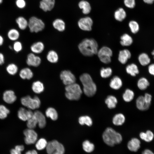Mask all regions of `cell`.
<instances>
[{
	"instance_id": "obj_1",
	"label": "cell",
	"mask_w": 154,
	"mask_h": 154,
	"mask_svg": "<svg viewBox=\"0 0 154 154\" xmlns=\"http://www.w3.org/2000/svg\"><path fill=\"white\" fill-rule=\"evenodd\" d=\"M79 49L84 55L92 56L97 54L98 45L94 39L86 38L83 40L78 46Z\"/></svg>"
},
{
	"instance_id": "obj_2",
	"label": "cell",
	"mask_w": 154,
	"mask_h": 154,
	"mask_svg": "<svg viewBox=\"0 0 154 154\" xmlns=\"http://www.w3.org/2000/svg\"><path fill=\"white\" fill-rule=\"evenodd\" d=\"M104 142L107 145L112 147L120 143L122 140L121 135L111 127L107 128L102 134Z\"/></svg>"
},
{
	"instance_id": "obj_3",
	"label": "cell",
	"mask_w": 154,
	"mask_h": 154,
	"mask_svg": "<svg viewBox=\"0 0 154 154\" xmlns=\"http://www.w3.org/2000/svg\"><path fill=\"white\" fill-rule=\"evenodd\" d=\"M80 79L85 95L89 97L93 96L96 92L97 87L90 76L88 73H84L80 76Z\"/></svg>"
},
{
	"instance_id": "obj_4",
	"label": "cell",
	"mask_w": 154,
	"mask_h": 154,
	"mask_svg": "<svg viewBox=\"0 0 154 154\" xmlns=\"http://www.w3.org/2000/svg\"><path fill=\"white\" fill-rule=\"evenodd\" d=\"M65 95L71 100H78L80 98L82 91L80 86L75 83L66 86Z\"/></svg>"
},
{
	"instance_id": "obj_5",
	"label": "cell",
	"mask_w": 154,
	"mask_h": 154,
	"mask_svg": "<svg viewBox=\"0 0 154 154\" xmlns=\"http://www.w3.org/2000/svg\"><path fill=\"white\" fill-rule=\"evenodd\" d=\"M28 27L31 32L37 33L44 29L45 24L41 19L35 16H32L28 20Z\"/></svg>"
},
{
	"instance_id": "obj_6",
	"label": "cell",
	"mask_w": 154,
	"mask_h": 154,
	"mask_svg": "<svg viewBox=\"0 0 154 154\" xmlns=\"http://www.w3.org/2000/svg\"><path fill=\"white\" fill-rule=\"evenodd\" d=\"M46 148L48 154H64L65 152L63 145L55 140L48 142Z\"/></svg>"
},
{
	"instance_id": "obj_7",
	"label": "cell",
	"mask_w": 154,
	"mask_h": 154,
	"mask_svg": "<svg viewBox=\"0 0 154 154\" xmlns=\"http://www.w3.org/2000/svg\"><path fill=\"white\" fill-rule=\"evenodd\" d=\"M21 102L23 106L31 110L38 109L40 105V100L36 96L33 98L29 96L24 97L21 98Z\"/></svg>"
},
{
	"instance_id": "obj_8",
	"label": "cell",
	"mask_w": 154,
	"mask_h": 154,
	"mask_svg": "<svg viewBox=\"0 0 154 154\" xmlns=\"http://www.w3.org/2000/svg\"><path fill=\"white\" fill-rule=\"evenodd\" d=\"M97 54L100 60L103 63L108 64L111 62L112 52L110 48L103 46L98 50Z\"/></svg>"
},
{
	"instance_id": "obj_9",
	"label": "cell",
	"mask_w": 154,
	"mask_h": 154,
	"mask_svg": "<svg viewBox=\"0 0 154 154\" xmlns=\"http://www.w3.org/2000/svg\"><path fill=\"white\" fill-rule=\"evenodd\" d=\"M93 24V21L92 18L89 16H86L80 18L77 22L78 28L81 30L85 31H91Z\"/></svg>"
},
{
	"instance_id": "obj_10",
	"label": "cell",
	"mask_w": 154,
	"mask_h": 154,
	"mask_svg": "<svg viewBox=\"0 0 154 154\" xmlns=\"http://www.w3.org/2000/svg\"><path fill=\"white\" fill-rule=\"evenodd\" d=\"M23 134L25 136V142L26 144H34L37 141L38 135L33 129H26L24 131Z\"/></svg>"
},
{
	"instance_id": "obj_11",
	"label": "cell",
	"mask_w": 154,
	"mask_h": 154,
	"mask_svg": "<svg viewBox=\"0 0 154 154\" xmlns=\"http://www.w3.org/2000/svg\"><path fill=\"white\" fill-rule=\"evenodd\" d=\"M60 77L63 84L66 86L75 83L76 80L75 76L68 70L62 71L60 74Z\"/></svg>"
},
{
	"instance_id": "obj_12",
	"label": "cell",
	"mask_w": 154,
	"mask_h": 154,
	"mask_svg": "<svg viewBox=\"0 0 154 154\" xmlns=\"http://www.w3.org/2000/svg\"><path fill=\"white\" fill-rule=\"evenodd\" d=\"M55 0H41L39 3V8L44 12L50 11L54 8Z\"/></svg>"
},
{
	"instance_id": "obj_13",
	"label": "cell",
	"mask_w": 154,
	"mask_h": 154,
	"mask_svg": "<svg viewBox=\"0 0 154 154\" xmlns=\"http://www.w3.org/2000/svg\"><path fill=\"white\" fill-rule=\"evenodd\" d=\"M33 112L31 110H27L24 108H21L18 112V116L22 121H27L32 117Z\"/></svg>"
},
{
	"instance_id": "obj_14",
	"label": "cell",
	"mask_w": 154,
	"mask_h": 154,
	"mask_svg": "<svg viewBox=\"0 0 154 154\" xmlns=\"http://www.w3.org/2000/svg\"><path fill=\"white\" fill-rule=\"evenodd\" d=\"M41 62V59L39 57L32 53L28 54L26 60L28 65L36 67L39 65Z\"/></svg>"
},
{
	"instance_id": "obj_15",
	"label": "cell",
	"mask_w": 154,
	"mask_h": 154,
	"mask_svg": "<svg viewBox=\"0 0 154 154\" xmlns=\"http://www.w3.org/2000/svg\"><path fill=\"white\" fill-rule=\"evenodd\" d=\"M17 97L14 92L11 90L5 91L3 94V99L6 103L11 104L14 103L16 100Z\"/></svg>"
},
{
	"instance_id": "obj_16",
	"label": "cell",
	"mask_w": 154,
	"mask_h": 154,
	"mask_svg": "<svg viewBox=\"0 0 154 154\" xmlns=\"http://www.w3.org/2000/svg\"><path fill=\"white\" fill-rule=\"evenodd\" d=\"M78 6L82 10V13L85 15L89 14L91 10V7L90 3L86 0H82L80 1Z\"/></svg>"
},
{
	"instance_id": "obj_17",
	"label": "cell",
	"mask_w": 154,
	"mask_h": 154,
	"mask_svg": "<svg viewBox=\"0 0 154 154\" xmlns=\"http://www.w3.org/2000/svg\"><path fill=\"white\" fill-rule=\"evenodd\" d=\"M33 114L36 119L39 127L41 128H44L46 123L44 116L41 112L38 110L35 111Z\"/></svg>"
},
{
	"instance_id": "obj_18",
	"label": "cell",
	"mask_w": 154,
	"mask_h": 154,
	"mask_svg": "<svg viewBox=\"0 0 154 154\" xmlns=\"http://www.w3.org/2000/svg\"><path fill=\"white\" fill-rule=\"evenodd\" d=\"M140 141L138 139L133 138L128 142L127 147L130 151L136 152L140 147Z\"/></svg>"
},
{
	"instance_id": "obj_19",
	"label": "cell",
	"mask_w": 154,
	"mask_h": 154,
	"mask_svg": "<svg viewBox=\"0 0 154 154\" xmlns=\"http://www.w3.org/2000/svg\"><path fill=\"white\" fill-rule=\"evenodd\" d=\"M52 25L54 28L58 32H63L66 29L65 23L61 19H55L52 23Z\"/></svg>"
},
{
	"instance_id": "obj_20",
	"label": "cell",
	"mask_w": 154,
	"mask_h": 154,
	"mask_svg": "<svg viewBox=\"0 0 154 154\" xmlns=\"http://www.w3.org/2000/svg\"><path fill=\"white\" fill-rule=\"evenodd\" d=\"M131 53L127 49H124L119 51L118 55V59L119 62L122 64H125L128 59L131 57Z\"/></svg>"
},
{
	"instance_id": "obj_21",
	"label": "cell",
	"mask_w": 154,
	"mask_h": 154,
	"mask_svg": "<svg viewBox=\"0 0 154 154\" xmlns=\"http://www.w3.org/2000/svg\"><path fill=\"white\" fill-rule=\"evenodd\" d=\"M136 104L137 108L139 110L142 111L147 110L150 105L146 103L143 96H140L137 98Z\"/></svg>"
},
{
	"instance_id": "obj_22",
	"label": "cell",
	"mask_w": 154,
	"mask_h": 154,
	"mask_svg": "<svg viewBox=\"0 0 154 154\" xmlns=\"http://www.w3.org/2000/svg\"><path fill=\"white\" fill-rule=\"evenodd\" d=\"M109 85L112 88L117 90L122 86V82L119 77L117 76H115L111 80Z\"/></svg>"
},
{
	"instance_id": "obj_23",
	"label": "cell",
	"mask_w": 154,
	"mask_h": 154,
	"mask_svg": "<svg viewBox=\"0 0 154 154\" xmlns=\"http://www.w3.org/2000/svg\"><path fill=\"white\" fill-rule=\"evenodd\" d=\"M126 17V13L124 9L122 8L117 9L114 13V17L117 21L121 22L123 21Z\"/></svg>"
},
{
	"instance_id": "obj_24",
	"label": "cell",
	"mask_w": 154,
	"mask_h": 154,
	"mask_svg": "<svg viewBox=\"0 0 154 154\" xmlns=\"http://www.w3.org/2000/svg\"><path fill=\"white\" fill-rule=\"evenodd\" d=\"M20 77L23 79H30L32 78L33 74L32 71L29 68H26L22 69L19 74Z\"/></svg>"
},
{
	"instance_id": "obj_25",
	"label": "cell",
	"mask_w": 154,
	"mask_h": 154,
	"mask_svg": "<svg viewBox=\"0 0 154 154\" xmlns=\"http://www.w3.org/2000/svg\"><path fill=\"white\" fill-rule=\"evenodd\" d=\"M44 48V45L41 42L34 43L31 47V51L34 53L39 54L42 52Z\"/></svg>"
},
{
	"instance_id": "obj_26",
	"label": "cell",
	"mask_w": 154,
	"mask_h": 154,
	"mask_svg": "<svg viewBox=\"0 0 154 154\" xmlns=\"http://www.w3.org/2000/svg\"><path fill=\"white\" fill-rule=\"evenodd\" d=\"M105 102L108 108L113 109L116 107L117 100L114 96L109 95L106 99Z\"/></svg>"
},
{
	"instance_id": "obj_27",
	"label": "cell",
	"mask_w": 154,
	"mask_h": 154,
	"mask_svg": "<svg viewBox=\"0 0 154 154\" xmlns=\"http://www.w3.org/2000/svg\"><path fill=\"white\" fill-rule=\"evenodd\" d=\"M16 22L19 28L22 30H24L28 27V21L23 16L17 17Z\"/></svg>"
},
{
	"instance_id": "obj_28",
	"label": "cell",
	"mask_w": 154,
	"mask_h": 154,
	"mask_svg": "<svg viewBox=\"0 0 154 154\" xmlns=\"http://www.w3.org/2000/svg\"><path fill=\"white\" fill-rule=\"evenodd\" d=\"M125 117L124 115L121 113L116 114L112 119V122L116 125H122L125 122Z\"/></svg>"
},
{
	"instance_id": "obj_29",
	"label": "cell",
	"mask_w": 154,
	"mask_h": 154,
	"mask_svg": "<svg viewBox=\"0 0 154 154\" xmlns=\"http://www.w3.org/2000/svg\"><path fill=\"white\" fill-rule=\"evenodd\" d=\"M120 44L123 46H128L130 45L133 42V39L129 35L124 34L120 38Z\"/></svg>"
},
{
	"instance_id": "obj_30",
	"label": "cell",
	"mask_w": 154,
	"mask_h": 154,
	"mask_svg": "<svg viewBox=\"0 0 154 154\" xmlns=\"http://www.w3.org/2000/svg\"><path fill=\"white\" fill-rule=\"evenodd\" d=\"M32 88L34 92L37 94H40L44 91V86L42 82L39 81H37L33 82Z\"/></svg>"
},
{
	"instance_id": "obj_31",
	"label": "cell",
	"mask_w": 154,
	"mask_h": 154,
	"mask_svg": "<svg viewBox=\"0 0 154 154\" xmlns=\"http://www.w3.org/2000/svg\"><path fill=\"white\" fill-rule=\"evenodd\" d=\"M127 72L131 76H135L139 73L137 66L134 64H131L127 65L126 68Z\"/></svg>"
},
{
	"instance_id": "obj_32",
	"label": "cell",
	"mask_w": 154,
	"mask_h": 154,
	"mask_svg": "<svg viewBox=\"0 0 154 154\" xmlns=\"http://www.w3.org/2000/svg\"><path fill=\"white\" fill-rule=\"evenodd\" d=\"M47 117L50 118L53 120H57L58 118V114L56 110L52 107L48 108L45 112Z\"/></svg>"
},
{
	"instance_id": "obj_33",
	"label": "cell",
	"mask_w": 154,
	"mask_h": 154,
	"mask_svg": "<svg viewBox=\"0 0 154 154\" xmlns=\"http://www.w3.org/2000/svg\"><path fill=\"white\" fill-rule=\"evenodd\" d=\"M46 58L47 60L52 63L57 62L58 60V56L57 53L54 51L51 50L48 53Z\"/></svg>"
},
{
	"instance_id": "obj_34",
	"label": "cell",
	"mask_w": 154,
	"mask_h": 154,
	"mask_svg": "<svg viewBox=\"0 0 154 154\" xmlns=\"http://www.w3.org/2000/svg\"><path fill=\"white\" fill-rule=\"evenodd\" d=\"M134 93L131 90L127 89L123 94L122 97L124 100L126 102L131 101L134 98Z\"/></svg>"
},
{
	"instance_id": "obj_35",
	"label": "cell",
	"mask_w": 154,
	"mask_h": 154,
	"mask_svg": "<svg viewBox=\"0 0 154 154\" xmlns=\"http://www.w3.org/2000/svg\"><path fill=\"white\" fill-rule=\"evenodd\" d=\"M78 122L81 125L85 124L89 126H91L93 123L91 118L87 116H82L80 117L78 119Z\"/></svg>"
},
{
	"instance_id": "obj_36",
	"label": "cell",
	"mask_w": 154,
	"mask_h": 154,
	"mask_svg": "<svg viewBox=\"0 0 154 154\" xmlns=\"http://www.w3.org/2000/svg\"><path fill=\"white\" fill-rule=\"evenodd\" d=\"M140 63L142 66H146L150 62V59L148 55L145 53H142L140 54L138 58Z\"/></svg>"
},
{
	"instance_id": "obj_37",
	"label": "cell",
	"mask_w": 154,
	"mask_h": 154,
	"mask_svg": "<svg viewBox=\"0 0 154 154\" xmlns=\"http://www.w3.org/2000/svg\"><path fill=\"white\" fill-rule=\"evenodd\" d=\"M82 145L84 150L87 153L92 152L94 149V145L88 140L84 141L82 143Z\"/></svg>"
},
{
	"instance_id": "obj_38",
	"label": "cell",
	"mask_w": 154,
	"mask_h": 154,
	"mask_svg": "<svg viewBox=\"0 0 154 154\" xmlns=\"http://www.w3.org/2000/svg\"><path fill=\"white\" fill-rule=\"evenodd\" d=\"M149 85V83L147 80L144 77L140 78L137 83L138 88L141 90L146 89Z\"/></svg>"
},
{
	"instance_id": "obj_39",
	"label": "cell",
	"mask_w": 154,
	"mask_h": 154,
	"mask_svg": "<svg viewBox=\"0 0 154 154\" xmlns=\"http://www.w3.org/2000/svg\"><path fill=\"white\" fill-rule=\"evenodd\" d=\"M7 36L11 40H16L19 37V33L17 30L12 29L9 31Z\"/></svg>"
},
{
	"instance_id": "obj_40",
	"label": "cell",
	"mask_w": 154,
	"mask_h": 154,
	"mask_svg": "<svg viewBox=\"0 0 154 154\" xmlns=\"http://www.w3.org/2000/svg\"><path fill=\"white\" fill-rule=\"evenodd\" d=\"M47 144L48 142L45 139L41 138L36 142L35 147L38 150H41L46 148Z\"/></svg>"
},
{
	"instance_id": "obj_41",
	"label": "cell",
	"mask_w": 154,
	"mask_h": 154,
	"mask_svg": "<svg viewBox=\"0 0 154 154\" xmlns=\"http://www.w3.org/2000/svg\"><path fill=\"white\" fill-rule=\"evenodd\" d=\"M129 26L131 32L134 34L137 33L139 29V26L138 23L135 20H131L129 23Z\"/></svg>"
},
{
	"instance_id": "obj_42",
	"label": "cell",
	"mask_w": 154,
	"mask_h": 154,
	"mask_svg": "<svg viewBox=\"0 0 154 154\" xmlns=\"http://www.w3.org/2000/svg\"><path fill=\"white\" fill-rule=\"evenodd\" d=\"M112 74V70L110 67L102 68L100 71L101 76L104 78H108Z\"/></svg>"
},
{
	"instance_id": "obj_43",
	"label": "cell",
	"mask_w": 154,
	"mask_h": 154,
	"mask_svg": "<svg viewBox=\"0 0 154 154\" xmlns=\"http://www.w3.org/2000/svg\"><path fill=\"white\" fill-rule=\"evenodd\" d=\"M37 124V122L33 114L32 117L27 121V126L28 128L33 129L36 127Z\"/></svg>"
},
{
	"instance_id": "obj_44",
	"label": "cell",
	"mask_w": 154,
	"mask_h": 154,
	"mask_svg": "<svg viewBox=\"0 0 154 154\" xmlns=\"http://www.w3.org/2000/svg\"><path fill=\"white\" fill-rule=\"evenodd\" d=\"M6 70L9 74L11 75H14L17 72L18 70L17 66L14 64H11L7 67Z\"/></svg>"
},
{
	"instance_id": "obj_45",
	"label": "cell",
	"mask_w": 154,
	"mask_h": 154,
	"mask_svg": "<svg viewBox=\"0 0 154 154\" xmlns=\"http://www.w3.org/2000/svg\"><path fill=\"white\" fill-rule=\"evenodd\" d=\"M9 110L5 106L0 105V119H3L6 118L9 113Z\"/></svg>"
},
{
	"instance_id": "obj_46",
	"label": "cell",
	"mask_w": 154,
	"mask_h": 154,
	"mask_svg": "<svg viewBox=\"0 0 154 154\" xmlns=\"http://www.w3.org/2000/svg\"><path fill=\"white\" fill-rule=\"evenodd\" d=\"M124 4L127 7L132 9L136 5L135 0H124Z\"/></svg>"
},
{
	"instance_id": "obj_47",
	"label": "cell",
	"mask_w": 154,
	"mask_h": 154,
	"mask_svg": "<svg viewBox=\"0 0 154 154\" xmlns=\"http://www.w3.org/2000/svg\"><path fill=\"white\" fill-rule=\"evenodd\" d=\"M145 138L144 141L147 142L152 141L154 137V134L150 130H148L145 132Z\"/></svg>"
},
{
	"instance_id": "obj_48",
	"label": "cell",
	"mask_w": 154,
	"mask_h": 154,
	"mask_svg": "<svg viewBox=\"0 0 154 154\" xmlns=\"http://www.w3.org/2000/svg\"><path fill=\"white\" fill-rule=\"evenodd\" d=\"M15 3L17 6L20 9L25 8L26 5L25 0H16Z\"/></svg>"
},
{
	"instance_id": "obj_49",
	"label": "cell",
	"mask_w": 154,
	"mask_h": 154,
	"mask_svg": "<svg viewBox=\"0 0 154 154\" xmlns=\"http://www.w3.org/2000/svg\"><path fill=\"white\" fill-rule=\"evenodd\" d=\"M13 48L15 52H19L22 49V44L19 41H15L14 43Z\"/></svg>"
},
{
	"instance_id": "obj_50",
	"label": "cell",
	"mask_w": 154,
	"mask_h": 154,
	"mask_svg": "<svg viewBox=\"0 0 154 154\" xmlns=\"http://www.w3.org/2000/svg\"><path fill=\"white\" fill-rule=\"evenodd\" d=\"M145 101L147 104H150L152 99V96L149 94L146 93L143 96Z\"/></svg>"
},
{
	"instance_id": "obj_51",
	"label": "cell",
	"mask_w": 154,
	"mask_h": 154,
	"mask_svg": "<svg viewBox=\"0 0 154 154\" xmlns=\"http://www.w3.org/2000/svg\"><path fill=\"white\" fill-rule=\"evenodd\" d=\"M148 71L151 75L154 76V64H150L148 67Z\"/></svg>"
},
{
	"instance_id": "obj_52",
	"label": "cell",
	"mask_w": 154,
	"mask_h": 154,
	"mask_svg": "<svg viewBox=\"0 0 154 154\" xmlns=\"http://www.w3.org/2000/svg\"><path fill=\"white\" fill-rule=\"evenodd\" d=\"M24 146L22 145H17L15 146V149H16L21 152L23 151L24 149Z\"/></svg>"
},
{
	"instance_id": "obj_53",
	"label": "cell",
	"mask_w": 154,
	"mask_h": 154,
	"mask_svg": "<svg viewBox=\"0 0 154 154\" xmlns=\"http://www.w3.org/2000/svg\"><path fill=\"white\" fill-rule=\"evenodd\" d=\"M10 154H21V152L20 151L15 149H11L10 151Z\"/></svg>"
},
{
	"instance_id": "obj_54",
	"label": "cell",
	"mask_w": 154,
	"mask_h": 154,
	"mask_svg": "<svg viewBox=\"0 0 154 154\" xmlns=\"http://www.w3.org/2000/svg\"><path fill=\"white\" fill-rule=\"evenodd\" d=\"M143 1L144 3L147 5H151L154 3V0H143Z\"/></svg>"
},
{
	"instance_id": "obj_55",
	"label": "cell",
	"mask_w": 154,
	"mask_h": 154,
	"mask_svg": "<svg viewBox=\"0 0 154 154\" xmlns=\"http://www.w3.org/2000/svg\"><path fill=\"white\" fill-rule=\"evenodd\" d=\"M4 62V58L3 54L0 53V65H2Z\"/></svg>"
},
{
	"instance_id": "obj_56",
	"label": "cell",
	"mask_w": 154,
	"mask_h": 154,
	"mask_svg": "<svg viewBox=\"0 0 154 154\" xmlns=\"http://www.w3.org/2000/svg\"><path fill=\"white\" fill-rule=\"evenodd\" d=\"M25 154H38V153L36 150L34 149L27 151Z\"/></svg>"
},
{
	"instance_id": "obj_57",
	"label": "cell",
	"mask_w": 154,
	"mask_h": 154,
	"mask_svg": "<svg viewBox=\"0 0 154 154\" xmlns=\"http://www.w3.org/2000/svg\"><path fill=\"white\" fill-rule=\"evenodd\" d=\"M142 154H154V153L151 150L146 149L142 152Z\"/></svg>"
},
{
	"instance_id": "obj_58",
	"label": "cell",
	"mask_w": 154,
	"mask_h": 154,
	"mask_svg": "<svg viewBox=\"0 0 154 154\" xmlns=\"http://www.w3.org/2000/svg\"><path fill=\"white\" fill-rule=\"evenodd\" d=\"M145 133L144 132H141L139 134V137L141 139L145 140Z\"/></svg>"
},
{
	"instance_id": "obj_59",
	"label": "cell",
	"mask_w": 154,
	"mask_h": 154,
	"mask_svg": "<svg viewBox=\"0 0 154 154\" xmlns=\"http://www.w3.org/2000/svg\"><path fill=\"white\" fill-rule=\"evenodd\" d=\"M3 42V38L2 36L0 35V46H1Z\"/></svg>"
},
{
	"instance_id": "obj_60",
	"label": "cell",
	"mask_w": 154,
	"mask_h": 154,
	"mask_svg": "<svg viewBox=\"0 0 154 154\" xmlns=\"http://www.w3.org/2000/svg\"><path fill=\"white\" fill-rule=\"evenodd\" d=\"M152 55H153L154 56V50L152 52Z\"/></svg>"
},
{
	"instance_id": "obj_61",
	"label": "cell",
	"mask_w": 154,
	"mask_h": 154,
	"mask_svg": "<svg viewBox=\"0 0 154 154\" xmlns=\"http://www.w3.org/2000/svg\"><path fill=\"white\" fill-rule=\"evenodd\" d=\"M3 0H0V4L3 2Z\"/></svg>"
},
{
	"instance_id": "obj_62",
	"label": "cell",
	"mask_w": 154,
	"mask_h": 154,
	"mask_svg": "<svg viewBox=\"0 0 154 154\" xmlns=\"http://www.w3.org/2000/svg\"><path fill=\"white\" fill-rule=\"evenodd\" d=\"M9 48H10V49H12V48H13L11 46H9Z\"/></svg>"
}]
</instances>
